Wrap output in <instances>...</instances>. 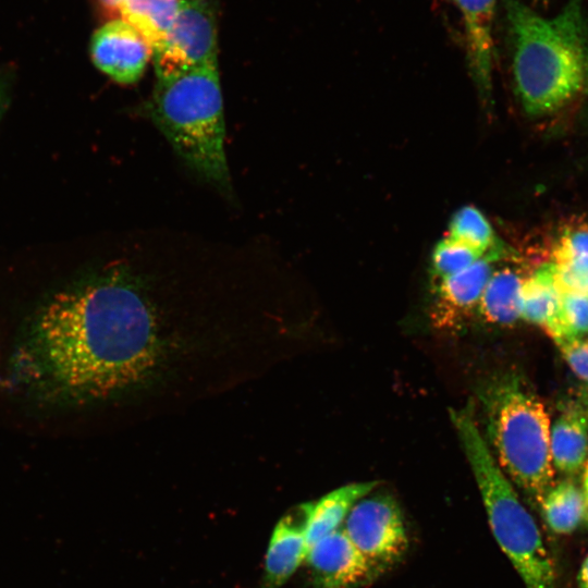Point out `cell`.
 <instances>
[{
    "instance_id": "20",
    "label": "cell",
    "mask_w": 588,
    "mask_h": 588,
    "mask_svg": "<svg viewBox=\"0 0 588 588\" xmlns=\"http://www.w3.org/2000/svg\"><path fill=\"white\" fill-rule=\"evenodd\" d=\"M448 237L464 243L482 254L505 247L497 240L485 216L471 206L461 208L453 216Z\"/></svg>"
},
{
    "instance_id": "23",
    "label": "cell",
    "mask_w": 588,
    "mask_h": 588,
    "mask_svg": "<svg viewBox=\"0 0 588 588\" xmlns=\"http://www.w3.org/2000/svg\"><path fill=\"white\" fill-rule=\"evenodd\" d=\"M554 343L575 376L588 383V338H571Z\"/></svg>"
},
{
    "instance_id": "7",
    "label": "cell",
    "mask_w": 588,
    "mask_h": 588,
    "mask_svg": "<svg viewBox=\"0 0 588 588\" xmlns=\"http://www.w3.org/2000/svg\"><path fill=\"white\" fill-rule=\"evenodd\" d=\"M217 26L208 0H185L163 40L152 49L157 78L217 62Z\"/></svg>"
},
{
    "instance_id": "27",
    "label": "cell",
    "mask_w": 588,
    "mask_h": 588,
    "mask_svg": "<svg viewBox=\"0 0 588 588\" xmlns=\"http://www.w3.org/2000/svg\"><path fill=\"white\" fill-rule=\"evenodd\" d=\"M578 400L588 408V389H584L580 392Z\"/></svg>"
},
{
    "instance_id": "9",
    "label": "cell",
    "mask_w": 588,
    "mask_h": 588,
    "mask_svg": "<svg viewBox=\"0 0 588 588\" xmlns=\"http://www.w3.org/2000/svg\"><path fill=\"white\" fill-rule=\"evenodd\" d=\"M151 54L149 42L123 19L103 24L91 37L94 64L117 83L137 82Z\"/></svg>"
},
{
    "instance_id": "10",
    "label": "cell",
    "mask_w": 588,
    "mask_h": 588,
    "mask_svg": "<svg viewBox=\"0 0 588 588\" xmlns=\"http://www.w3.org/2000/svg\"><path fill=\"white\" fill-rule=\"evenodd\" d=\"M506 248L487 253L466 269L436 283L431 314L439 328H452L478 307L480 297L494 271L493 265L506 256Z\"/></svg>"
},
{
    "instance_id": "13",
    "label": "cell",
    "mask_w": 588,
    "mask_h": 588,
    "mask_svg": "<svg viewBox=\"0 0 588 588\" xmlns=\"http://www.w3.org/2000/svg\"><path fill=\"white\" fill-rule=\"evenodd\" d=\"M462 16L466 49L479 86L490 85L497 0H453Z\"/></svg>"
},
{
    "instance_id": "11",
    "label": "cell",
    "mask_w": 588,
    "mask_h": 588,
    "mask_svg": "<svg viewBox=\"0 0 588 588\" xmlns=\"http://www.w3.org/2000/svg\"><path fill=\"white\" fill-rule=\"evenodd\" d=\"M309 502L287 511L275 525L265 559L260 588H280L306 559Z\"/></svg>"
},
{
    "instance_id": "25",
    "label": "cell",
    "mask_w": 588,
    "mask_h": 588,
    "mask_svg": "<svg viewBox=\"0 0 588 588\" xmlns=\"http://www.w3.org/2000/svg\"><path fill=\"white\" fill-rule=\"evenodd\" d=\"M4 103H5V91H4L2 83L0 82V119L4 110Z\"/></svg>"
},
{
    "instance_id": "8",
    "label": "cell",
    "mask_w": 588,
    "mask_h": 588,
    "mask_svg": "<svg viewBox=\"0 0 588 588\" xmlns=\"http://www.w3.org/2000/svg\"><path fill=\"white\" fill-rule=\"evenodd\" d=\"M305 561L316 588H362L380 576L342 527L311 546Z\"/></svg>"
},
{
    "instance_id": "17",
    "label": "cell",
    "mask_w": 588,
    "mask_h": 588,
    "mask_svg": "<svg viewBox=\"0 0 588 588\" xmlns=\"http://www.w3.org/2000/svg\"><path fill=\"white\" fill-rule=\"evenodd\" d=\"M560 307V290L551 261L540 265L524 280L520 294V319L548 333Z\"/></svg>"
},
{
    "instance_id": "3",
    "label": "cell",
    "mask_w": 588,
    "mask_h": 588,
    "mask_svg": "<svg viewBox=\"0 0 588 588\" xmlns=\"http://www.w3.org/2000/svg\"><path fill=\"white\" fill-rule=\"evenodd\" d=\"M145 110L192 170L219 187L230 188L218 62L157 78Z\"/></svg>"
},
{
    "instance_id": "14",
    "label": "cell",
    "mask_w": 588,
    "mask_h": 588,
    "mask_svg": "<svg viewBox=\"0 0 588 588\" xmlns=\"http://www.w3.org/2000/svg\"><path fill=\"white\" fill-rule=\"evenodd\" d=\"M377 485V481L348 483L328 492L317 501L309 502L307 550L321 538L341 528L353 506L370 494Z\"/></svg>"
},
{
    "instance_id": "12",
    "label": "cell",
    "mask_w": 588,
    "mask_h": 588,
    "mask_svg": "<svg viewBox=\"0 0 588 588\" xmlns=\"http://www.w3.org/2000/svg\"><path fill=\"white\" fill-rule=\"evenodd\" d=\"M550 449L555 470L575 475L588 462V408L579 401L566 403L551 425Z\"/></svg>"
},
{
    "instance_id": "24",
    "label": "cell",
    "mask_w": 588,
    "mask_h": 588,
    "mask_svg": "<svg viewBox=\"0 0 588 588\" xmlns=\"http://www.w3.org/2000/svg\"><path fill=\"white\" fill-rule=\"evenodd\" d=\"M579 588H588V555L584 560L578 573Z\"/></svg>"
},
{
    "instance_id": "5",
    "label": "cell",
    "mask_w": 588,
    "mask_h": 588,
    "mask_svg": "<svg viewBox=\"0 0 588 588\" xmlns=\"http://www.w3.org/2000/svg\"><path fill=\"white\" fill-rule=\"evenodd\" d=\"M473 401L450 417L470 465L492 534L526 588H555V572L538 526L480 432Z\"/></svg>"
},
{
    "instance_id": "18",
    "label": "cell",
    "mask_w": 588,
    "mask_h": 588,
    "mask_svg": "<svg viewBox=\"0 0 588 588\" xmlns=\"http://www.w3.org/2000/svg\"><path fill=\"white\" fill-rule=\"evenodd\" d=\"M539 506L552 531L567 535L574 531L587 513L583 488L572 479H563L547 491Z\"/></svg>"
},
{
    "instance_id": "19",
    "label": "cell",
    "mask_w": 588,
    "mask_h": 588,
    "mask_svg": "<svg viewBox=\"0 0 588 588\" xmlns=\"http://www.w3.org/2000/svg\"><path fill=\"white\" fill-rule=\"evenodd\" d=\"M184 1L122 0L117 10L145 37L152 51L166 37Z\"/></svg>"
},
{
    "instance_id": "16",
    "label": "cell",
    "mask_w": 588,
    "mask_h": 588,
    "mask_svg": "<svg viewBox=\"0 0 588 588\" xmlns=\"http://www.w3.org/2000/svg\"><path fill=\"white\" fill-rule=\"evenodd\" d=\"M525 278L512 267L493 271L478 304L480 316L487 322L499 326H512L520 319V294Z\"/></svg>"
},
{
    "instance_id": "1",
    "label": "cell",
    "mask_w": 588,
    "mask_h": 588,
    "mask_svg": "<svg viewBox=\"0 0 588 588\" xmlns=\"http://www.w3.org/2000/svg\"><path fill=\"white\" fill-rule=\"evenodd\" d=\"M162 355L151 303L112 273L56 294L37 315L21 364L58 395L97 400L147 380Z\"/></svg>"
},
{
    "instance_id": "4",
    "label": "cell",
    "mask_w": 588,
    "mask_h": 588,
    "mask_svg": "<svg viewBox=\"0 0 588 588\" xmlns=\"http://www.w3.org/2000/svg\"><path fill=\"white\" fill-rule=\"evenodd\" d=\"M486 436L500 468L537 503L554 485L551 420L544 404L516 373L490 380L480 393Z\"/></svg>"
},
{
    "instance_id": "15",
    "label": "cell",
    "mask_w": 588,
    "mask_h": 588,
    "mask_svg": "<svg viewBox=\"0 0 588 588\" xmlns=\"http://www.w3.org/2000/svg\"><path fill=\"white\" fill-rule=\"evenodd\" d=\"M551 262L559 287L588 293V224L571 225L561 232Z\"/></svg>"
},
{
    "instance_id": "22",
    "label": "cell",
    "mask_w": 588,
    "mask_h": 588,
    "mask_svg": "<svg viewBox=\"0 0 588 588\" xmlns=\"http://www.w3.org/2000/svg\"><path fill=\"white\" fill-rule=\"evenodd\" d=\"M485 255L464 243L445 237L432 253V275L438 282L466 269Z\"/></svg>"
},
{
    "instance_id": "26",
    "label": "cell",
    "mask_w": 588,
    "mask_h": 588,
    "mask_svg": "<svg viewBox=\"0 0 588 588\" xmlns=\"http://www.w3.org/2000/svg\"><path fill=\"white\" fill-rule=\"evenodd\" d=\"M105 7L110 9H118L122 0H99Z\"/></svg>"
},
{
    "instance_id": "6",
    "label": "cell",
    "mask_w": 588,
    "mask_h": 588,
    "mask_svg": "<svg viewBox=\"0 0 588 588\" xmlns=\"http://www.w3.org/2000/svg\"><path fill=\"white\" fill-rule=\"evenodd\" d=\"M342 528L379 575L399 564L407 552L402 511L389 494H368L359 500Z\"/></svg>"
},
{
    "instance_id": "2",
    "label": "cell",
    "mask_w": 588,
    "mask_h": 588,
    "mask_svg": "<svg viewBox=\"0 0 588 588\" xmlns=\"http://www.w3.org/2000/svg\"><path fill=\"white\" fill-rule=\"evenodd\" d=\"M516 94L525 112L544 117L588 91V13L568 0L544 17L520 0H503Z\"/></svg>"
},
{
    "instance_id": "21",
    "label": "cell",
    "mask_w": 588,
    "mask_h": 588,
    "mask_svg": "<svg viewBox=\"0 0 588 588\" xmlns=\"http://www.w3.org/2000/svg\"><path fill=\"white\" fill-rule=\"evenodd\" d=\"M559 290L558 318L547 334L553 342L571 338H585L588 335V293L562 287Z\"/></svg>"
}]
</instances>
